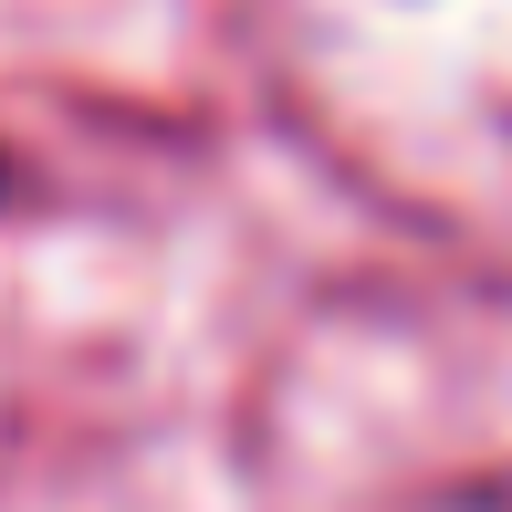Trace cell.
<instances>
[{"label": "cell", "instance_id": "cell-1", "mask_svg": "<svg viewBox=\"0 0 512 512\" xmlns=\"http://www.w3.org/2000/svg\"><path fill=\"white\" fill-rule=\"evenodd\" d=\"M418 512H512V460H502V471H471V481H450V492H429Z\"/></svg>", "mask_w": 512, "mask_h": 512}, {"label": "cell", "instance_id": "cell-2", "mask_svg": "<svg viewBox=\"0 0 512 512\" xmlns=\"http://www.w3.org/2000/svg\"><path fill=\"white\" fill-rule=\"evenodd\" d=\"M21 189H32V178H21V157L0 147V209H21Z\"/></svg>", "mask_w": 512, "mask_h": 512}]
</instances>
